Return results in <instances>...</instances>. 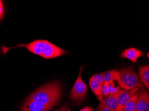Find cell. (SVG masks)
Returning <instances> with one entry per match:
<instances>
[{
	"label": "cell",
	"mask_w": 149,
	"mask_h": 111,
	"mask_svg": "<svg viewBox=\"0 0 149 111\" xmlns=\"http://www.w3.org/2000/svg\"><path fill=\"white\" fill-rule=\"evenodd\" d=\"M84 66H82L79 70V74L77 79L74 83L71 93L70 99L72 101L79 103L85 98L87 91V86L83 81L81 77Z\"/></svg>",
	"instance_id": "277c9868"
},
{
	"label": "cell",
	"mask_w": 149,
	"mask_h": 111,
	"mask_svg": "<svg viewBox=\"0 0 149 111\" xmlns=\"http://www.w3.org/2000/svg\"><path fill=\"white\" fill-rule=\"evenodd\" d=\"M144 53L137 48H131L125 50L121 53L122 58H126L130 60L133 63H136L137 60L140 57L143 56Z\"/></svg>",
	"instance_id": "ba28073f"
},
{
	"label": "cell",
	"mask_w": 149,
	"mask_h": 111,
	"mask_svg": "<svg viewBox=\"0 0 149 111\" xmlns=\"http://www.w3.org/2000/svg\"><path fill=\"white\" fill-rule=\"evenodd\" d=\"M91 78L97 81L102 85L103 86V79L102 76L101 74H96V75L93 76Z\"/></svg>",
	"instance_id": "2e32d148"
},
{
	"label": "cell",
	"mask_w": 149,
	"mask_h": 111,
	"mask_svg": "<svg viewBox=\"0 0 149 111\" xmlns=\"http://www.w3.org/2000/svg\"><path fill=\"white\" fill-rule=\"evenodd\" d=\"M139 93H136L133 96L132 98L126 103L124 107L123 108V110L124 111H135V105L136 102L138 98Z\"/></svg>",
	"instance_id": "4fadbf2b"
},
{
	"label": "cell",
	"mask_w": 149,
	"mask_h": 111,
	"mask_svg": "<svg viewBox=\"0 0 149 111\" xmlns=\"http://www.w3.org/2000/svg\"><path fill=\"white\" fill-rule=\"evenodd\" d=\"M109 82V95H112L117 94L118 91L120 89V87L117 86L115 87V84L113 82V81H110Z\"/></svg>",
	"instance_id": "5bb4252c"
},
{
	"label": "cell",
	"mask_w": 149,
	"mask_h": 111,
	"mask_svg": "<svg viewBox=\"0 0 149 111\" xmlns=\"http://www.w3.org/2000/svg\"><path fill=\"white\" fill-rule=\"evenodd\" d=\"M17 47L25 48L31 52L45 59H52L66 54V51L46 40H36L29 44H20L10 48L3 46L2 51L6 54V52L11 48Z\"/></svg>",
	"instance_id": "6da1fadb"
},
{
	"label": "cell",
	"mask_w": 149,
	"mask_h": 111,
	"mask_svg": "<svg viewBox=\"0 0 149 111\" xmlns=\"http://www.w3.org/2000/svg\"><path fill=\"white\" fill-rule=\"evenodd\" d=\"M119 72L120 79L117 82L121 88L128 90L139 88L141 90H145L144 85L139 81L137 73L133 68H123Z\"/></svg>",
	"instance_id": "3957f363"
},
{
	"label": "cell",
	"mask_w": 149,
	"mask_h": 111,
	"mask_svg": "<svg viewBox=\"0 0 149 111\" xmlns=\"http://www.w3.org/2000/svg\"><path fill=\"white\" fill-rule=\"evenodd\" d=\"M139 91V88H135L131 90H128L120 89L117 93L118 103L116 108V111H123V108L126 103Z\"/></svg>",
	"instance_id": "5b68a950"
},
{
	"label": "cell",
	"mask_w": 149,
	"mask_h": 111,
	"mask_svg": "<svg viewBox=\"0 0 149 111\" xmlns=\"http://www.w3.org/2000/svg\"><path fill=\"white\" fill-rule=\"evenodd\" d=\"M139 74L143 85L147 88L149 89V66L139 67Z\"/></svg>",
	"instance_id": "30bf717a"
},
{
	"label": "cell",
	"mask_w": 149,
	"mask_h": 111,
	"mask_svg": "<svg viewBox=\"0 0 149 111\" xmlns=\"http://www.w3.org/2000/svg\"></svg>",
	"instance_id": "cb8c5ba5"
},
{
	"label": "cell",
	"mask_w": 149,
	"mask_h": 111,
	"mask_svg": "<svg viewBox=\"0 0 149 111\" xmlns=\"http://www.w3.org/2000/svg\"><path fill=\"white\" fill-rule=\"evenodd\" d=\"M68 111H72L71 110H70V109H68Z\"/></svg>",
	"instance_id": "44dd1931"
},
{
	"label": "cell",
	"mask_w": 149,
	"mask_h": 111,
	"mask_svg": "<svg viewBox=\"0 0 149 111\" xmlns=\"http://www.w3.org/2000/svg\"><path fill=\"white\" fill-rule=\"evenodd\" d=\"M97 111H111V110L109 108L107 107L105 105H103L102 103H100L99 105Z\"/></svg>",
	"instance_id": "e0dca14e"
},
{
	"label": "cell",
	"mask_w": 149,
	"mask_h": 111,
	"mask_svg": "<svg viewBox=\"0 0 149 111\" xmlns=\"http://www.w3.org/2000/svg\"><path fill=\"white\" fill-rule=\"evenodd\" d=\"M53 107L40 102L26 99L20 111H49Z\"/></svg>",
	"instance_id": "8992f818"
},
{
	"label": "cell",
	"mask_w": 149,
	"mask_h": 111,
	"mask_svg": "<svg viewBox=\"0 0 149 111\" xmlns=\"http://www.w3.org/2000/svg\"><path fill=\"white\" fill-rule=\"evenodd\" d=\"M135 111H149V94L146 89L139 92Z\"/></svg>",
	"instance_id": "52a82bcc"
},
{
	"label": "cell",
	"mask_w": 149,
	"mask_h": 111,
	"mask_svg": "<svg viewBox=\"0 0 149 111\" xmlns=\"http://www.w3.org/2000/svg\"><path fill=\"white\" fill-rule=\"evenodd\" d=\"M100 101V103H102L109 108L111 111H116V108L118 103V94L117 93L114 95H109L106 97V98L101 100Z\"/></svg>",
	"instance_id": "9c48e42d"
},
{
	"label": "cell",
	"mask_w": 149,
	"mask_h": 111,
	"mask_svg": "<svg viewBox=\"0 0 149 111\" xmlns=\"http://www.w3.org/2000/svg\"><path fill=\"white\" fill-rule=\"evenodd\" d=\"M101 74L102 76L104 83L112 80H116L117 81H118L120 79V72L116 70H112L109 71L103 72L101 73Z\"/></svg>",
	"instance_id": "8fae6325"
},
{
	"label": "cell",
	"mask_w": 149,
	"mask_h": 111,
	"mask_svg": "<svg viewBox=\"0 0 149 111\" xmlns=\"http://www.w3.org/2000/svg\"><path fill=\"white\" fill-rule=\"evenodd\" d=\"M68 107L66 106H64L61 108H59V109H58V110L55 111H68Z\"/></svg>",
	"instance_id": "ffe728a7"
},
{
	"label": "cell",
	"mask_w": 149,
	"mask_h": 111,
	"mask_svg": "<svg viewBox=\"0 0 149 111\" xmlns=\"http://www.w3.org/2000/svg\"><path fill=\"white\" fill-rule=\"evenodd\" d=\"M61 85L58 82L46 84L37 89L26 100L40 102L53 107L61 97Z\"/></svg>",
	"instance_id": "7a4b0ae2"
},
{
	"label": "cell",
	"mask_w": 149,
	"mask_h": 111,
	"mask_svg": "<svg viewBox=\"0 0 149 111\" xmlns=\"http://www.w3.org/2000/svg\"><path fill=\"white\" fill-rule=\"evenodd\" d=\"M3 16V6L2 2L0 3V20Z\"/></svg>",
	"instance_id": "ac0fdd59"
},
{
	"label": "cell",
	"mask_w": 149,
	"mask_h": 111,
	"mask_svg": "<svg viewBox=\"0 0 149 111\" xmlns=\"http://www.w3.org/2000/svg\"><path fill=\"white\" fill-rule=\"evenodd\" d=\"M1 2H1V1H0V3H1Z\"/></svg>",
	"instance_id": "603a6c76"
},
{
	"label": "cell",
	"mask_w": 149,
	"mask_h": 111,
	"mask_svg": "<svg viewBox=\"0 0 149 111\" xmlns=\"http://www.w3.org/2000/svg\"><path fill=\"white\" fill-rule=\"evenodd\" d=\"M89 85L91 89L97 97L98 99L100 101L102 100L103 96L102 94V85H100L97 81L90 78Z\"/></svg>",
	"instance_id": "7c38bea8"
},
{
	"label": "cell",
	"mask_w": 149,
	"mask_h": 111,
	"mask_svg": "<svg viewBox=\"0 0 149 111\" xmlns=\"http://www.w3.org/2000/svg\"><path fill=\"white\" fill-rule=\"evenodd\" d=\"M102 94L103 97H106L109 94V81L104 83L102 87Z\"/></svg>",
	"instance_id": "9a60e30c"
},
{
	"label": "cell",
	"mask_w": 149,
	"mask_h": 111,
	"mask_svg": "<svg viewBox=\"0 0 149 111\" xmlns=\"http://www.w3.org/2000/svg\"><path fill=\"white\" fill-rule=\"evenodd\" d=\"M147 56L149 57V53H147Z\"/></svg>",
	"instance_id": "7402d4cb"
},
{
	"label": "cell",
	"mask_w": 149,
	"mask_h": 111,
	"mask_svg": "<svg viewBox=\"0 0 149 111\" xmlns=\"http://www.w3.org/2000/svg\"><path fill=\"white\" fill-rule=\"evenodd\" d=\"M93 108L91 107H86L79 111H93Z\"/></svg>",
	"instance_id": "d6986e66"
}]
</instances>
